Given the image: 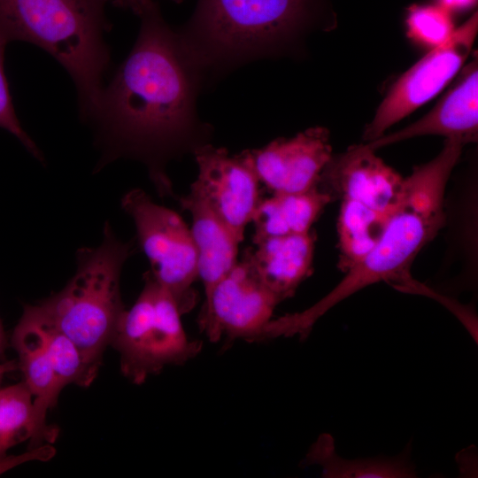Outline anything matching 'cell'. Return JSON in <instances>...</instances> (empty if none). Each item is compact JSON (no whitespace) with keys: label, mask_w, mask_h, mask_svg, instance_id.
<instances>
[{"label":"cell","mask_w":478,"mask_h":478,"mask_svg":"<svg viewBox=\"0 0 478 478\" xmlns=\"http://www.w3.org/2000/svg\"><path fill=\"white\" fill-rule=\"evenodd\" d=\"M136 41L108 83L89 119L105 143L106 160L142 161L163 196H173L169 160L209 143L212 127L197 109L205 81L164 19L157 2L142 14Z\"/></svg>","instance_id":"1"},{"label":"cell","mask_w":478,"mask_h":478,"mask_svg":"<svg viewBox=\"0 0 478 478\" xmlns=\"http://www.w3.org/2000/svg\"><path fill=\"white\" fill-rule=\"evenodd\" d=\"M463 146L459 142L446 140L433 159L414 167L404 178L398 204L374 249L311 307L274 319L270 329L274 337L298 335L301 340L305 339L316 321L328 310L380 281L410 292L419 289L421 284L412 279L411 266L445 223L446 186Z\"/></svg>","instance_id":"2"},{"label":"cell","mask_w":478,"mask_h":478,"mask_svg":"<svg viewBox=\"0 0 478 478\" xmlns=\"http://www.w3.org/2000/svg\"><path fill=\"white\" fill-rule=\"evenodd\" d=\"M320 0H197L177 30L204 79L274 56L315 20Z\"/></svg>","instance_id":"3"},{"label":"cell","mask_w":478,"mask_h":478,"mask_svg":"<svg viewBox=\"0 0 478 478\" xmlns=\"http://www.w3.org/2000/svg\"><path fill=\"white\" fill-rule=\"evenodd\" d=\"M106 0H0V36L51 55L71 76L80 116L93 114L111 65Z\"/></svg>","instance_id":"4"},{"label":"cell","mask_w":478,"mask_h":478,"mask_svg":"<svg viewBox=\"0 0 478 478\" xmlns=\"http://www.w3.org/2000/svg\"><path fill=\"white\" fill-rule=\"evenodd\" d=\"M130 253V244L105 223L101 243L76 252V272L66 285L36 305H26L21 316L64 333L101 366L126 310L120 281Z\"/></svg>","instance_id":"5"},{"label":"cell","mask_w":478,"mask_h":478,"mask_svg":"<svg viewBox=\"0 0 478 478\" xmlns=\"http://www.w3.org/2000/svg\"><path fill=\"white\" fill-rule=\"evenodd\" d=\"M181 315L171 294L147 272L143 290L125 310L110 343L131 382L141 384L166 366L182 365L199 353L202 343L188 338Z\"/></svg>","instance_id":"6"},{"label":"cell","mask_w":478,"mask_h":478,"mask_svg":"<svg viewBox=\"0 0 478 478\" xmlns=\"http://www.w3.org/2000/svg\"><path fill=\"white\" fill-rule=\"evenodd\" d=\"M123 210L133 219L149 273L174 299L181 313L197 301L192 285L197 276V252L190 228L174 211L154 203L143 189L122 197Z\"/></svg>","instance_id":"7"},{"label":"cell","mask_w":478,"mask_h":478,"mask_svg":"<svg viewBox=\"0 0 478 478\" xmlns=\"http://www.w3.org/2000/svg\"><path fill=\"white\" fill-rule=\"evenodd\" d=\"M478 31L475 12L443 44L433 48L390 87L366 127L363 140L374 141L418 107L436 96L459 72Z\"/></svg>","instance_id":"8"},{"label":"cell","mask_w":478,"mask_h":478,"mask_svg":"<svg viewBox=\"0 0 478 478\" xmlns=\"http://www.w3.org/2000/svg\"><path fill=\"white\" fill-rule=\"evenodd\" d=\"M257 274L248 249L204 297L197 324L209 341H256L280 304Z\"/></svg>","instance_id":"9"},{"label":"cell","mask_w":478,"mask_h":478,"mask_svg":"<svg viewBox=\"0 0 478 478\" xmlns=\"http://www.w3.org/2000/svg\"><path fill=\"white\" fill-rule=\"evenodd\" d=\"M198 173L190 189L199 195L241 243L260 200V181L250 150L231 156L210 143L197 148Z\"/></svg>","instance_id":"10"},{"label":"cell","mask_w":478,"mask_h":478,"mask_svg":"<svg viewBox=\"0 0 478 478\" xmlns=\"http://www.w3.org/2000/svg\"><path fill=\"white\" fill-rule=\"evenodd\" d=\"M366 143L333 155L324 167L319 187L333 200L350 199L391 215L400 200L404 178Z\"/></svg>","instance_id":"11"},{"label":"cell","mask_w":478,"mask_h":478,"mask_svg":"<svg viewBox=\"0 0 478 478\" xmlns=\"http://www.w3.org/2000/svg\"><path fill=\"white\" fill-rule=\"evenodd\" d=\"M260 182L274 193H296L318 185L332 147L325 127L308 128L250 150Z\"/></svg>","instance_id":"12"},{"label":"cell","mask_w":478,"mask_h":478,"mask_svg":"<svg viewBox=\"0 0 478 478\" xmlns=\"http://www.w3.org/2000/svg\"><path fill=\"white\" fill-rule=\"evenodd\" d=\"M422 135H441L463 145L478 138V66L474 59L425 116L397 132L366 143L372 150Z\"/></svg>","instance_id":"13"},{"label":"cell","mask_w":478,"mask_h":478,"mask_svg":"<svg viewBox=\"0 0 478 478\" xmlns=\"http://www.w3.org/2000/svg\"><path fill=\"white\" fill-rule=\"evenodd\" d=\"M11 343L18 354L23 382L34 397V432L28 443V450H33L45 442H54L58 436V430L47 424L46 416L56 405L63 387L40 335L30 323L19 319Z\"/></svg>","instance_id":"14"},{"label":"cell","mask_w":478,"mask_h":478,"mask_svg":"<svg viewBox=\"0 0 478 478\" xmlns=\"http://www.w3.org/2000/svg\"><path fill=\"white\" fill-rule=\"evenodd\" d=\"M248 249L251 261L262 282L281 302L294 296L312 273L314 238L293 234L264 238Z\"/></svg>","instance_id":"15"},{"label":"cell","mask_w":478,"mask_h":478,"mask_svg":"<svg viewBox=\"0 0 478 478\" xmlns=\"http://www.w3.org/2000/svg\"><path fill=\"white\" fill-rule=\"evenodd\" d=\"M178 199L192 217L190 230L197 252V276L206 297L238 262L240 243L195 191L190 189Z\"/></svg>","instance_id":"16"},{"label":"cell","mask_w":478,"mask_h":478,"mask_svg":"<svg viewBox=\"0 0 478 478\" xmlns=\"http://www.w3.org/2000/svg\"><path fill=\"white\" fill-rule=\"evenodd\" d=\"M333 201L331 196L316 185L296 193H274L261 199L251 222L255 227L253 243L264 238L309 233L312 225L325 206Z\"/></svg>","instance_id":"17"},{"label":"cell","mask_w":478,"mask_h":478,"mask_svg":"<svg viewBox=\"0 0 478 478\" xmlns=\"http://www.w3.org/2000/svg\"><path fill=\"white\" fill-rule=\"evenodd\" d=\"M389 217L356 201L342 200L337 219V266L342 272H347L374 249Z\"/></svg>","instance_id":"18"},{"label":"cell","mask_w":478,"mask_h":478,"mask_svg":"<svg viewBox=\"0 0 478 478\" xmlns=\"http://www.w3.org/2000/svg\"><path fill=\"white\" fill-rule=\"evenodd\" d=\"M307 464H319L322 474L333 478H406L415 477L414 466L403 455L395 459H346L337 455L334 438L323 434L312 445Z\"/></svg>","instance_id":"19"},{"label":"cell","mask_w":478,"mask_h":478,"mask_svg":"<svg viewBox=\"0 0 478 478\" xmlns=\"http://www.w3.org/2000/svg\"><path fill=\"white\" fill-rule=\"evenodd\" d=\"M20 319L37 331L63 388L68 384L89 387L94 382L100 366L91 362L72 339L50 326Z\"/></svg>","instance_id":"20"},{"label":"cell","mask_w":478,"mask_h":478,"mask_svg":"<svg viewBox=\"0 0 478 478\" xmlns=\"http://www.w3.org/2000/svg\"><path fill=\"white\" fill-rule=\"evenodd\" d=\"M34 397L24 382L0 388V459L34 432Z\"/></svg>","instance_id":"21"},{"label":"cell","mask_w":478,"mask_h":478,"mask_svg":"<svg viewBox=\"0 0 478 478\" xmlns=\"http://www.w3.org/2000/svg\"><path fill=\"white\" fill-rule=\"evenodd\" d=\"M405 24L408 36L430 50L447 42L455 30L451 12L438 4H412Z\"/></svg>","instance_id":"22"},{"label":"cell","mask_w":478,"mask_h":478,"mask_svg":"<svg viewBox=\"0 0 478 478\" xmlns=\"http://www.w3.org/2000/svg\"><path fill=\"white\" fill-rule=\"evenodd\" d=\"M7 44L0 36V127L13 135L35 158L42 161V152L23 129L15 113L4 71V51Z\"/></svg>","instance_id":"23"},{"label":"cell","mask_w":478,"mask_h":478,"mask_svg":"<svg viewBox=\"0 0 478 478\" xmlns=\"http://www.w3.org/2000/svg\"><path fill=\"white\" fill-rule=\"evenodd\" d=\"M28 451L29 452L20 456L7 455L4 459H0V474L27 460L38 459L46 460L50 459L55 454V450L50 445H42Z\"/></svg>","instance_id":"24"},{"label":"cell","mask_w":478,"mask_h":478,"mask_svg":"<svg viewBox=\"0 0 478 478\" xmlns=\"http://www.w3.org/2000/svg\"><path fill=\"white\" fill-rule=\"evenodd\" d=\"M180 4L183 0H171ZM107 4H112L114 6L129 10L136 15H140L145 9L156 2V0H106Z\"/></svg>","instance_id":"25"},{"label":"cell","mask_w":478,"mask_h":478,"mask_svg":"<svg viewBox=\"0 0 478 478\" xmlns=\"http://www.w3.org/2000/svg\"><path fill=\"white\" fill-rule=\"evenodd\" d=\"M437 2L450 12H459L474 7L477 0H437Z\"/></svg>","instance_id":"26"},{"label":"cell","mask_w":478,"mask_h":478,"mask_svg":"<svg viewBox=\"0 0 478 478\" xmlns=\"http://www.w3.org/2000/svg\"><path fill=\"white\" fill-rule=\"evenodd\" d=\"M19 369L18 360L0 361V384L5 374Z\"/></svg>","instance_id":"27"},{"label":"cell","mask_w":478,"mask_h":478,"mask_svg":"<svg viewBox=\"0 0 478 478\" xmlns=\"http://www.w3.org/2000/svg\"><path fill=\"white\" fill-rule=\"evenodd\" d=\"M8 347L7 336L0 319V361L5 360V352Z\"/></svg>","instance_id":"28"}]
</instances>
